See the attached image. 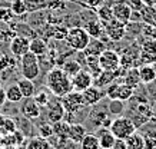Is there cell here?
Segmentation results:
<instances>
[{
    "label": "cell",
    "mask_w": 156,
    "mask_h": 149,
    "mask_svg": "<svg viewBox=\"0 0 156 149\" xmlns=\"http://www.w3.org/2000/svg\"><path fill=\"white\" fill-rule=\"evenodd\" d=\"M46 86L53 96L62 98L72 92V80L60 66H53L46 75Z\"/></svg>",
    "instance_id": "obj_1"
},
{
    "label": "cell",
    "mask_w": 156,
    "mask_h": 149,
    "mask_svg": "<svg viewBox=\"0 0 156 149\" xmlns=\"http://www.w3.org/2000/svg\"><path fill=\"white\" fill-rule=\"evenodd\" d=\"M65 40H66L67 46L72 50L82 52L89 44L90 34L86 32L85 27H82V26H73V27H70V29L67 30V34H66V37H65Z\"/></svg>",
    "instance_id": "obj_2"
},
{
    "label": "cell",
    "mask_w": 156,
    "mask_h": 149,
    "mask_svg": "<svg viewBox=\"0 0 156 149\" xmlns=\"http://www.w3.org/2000/svg\"><path fill=\"white\" fill-rule=\"evenodd\" d=\"M19 70L22 73V77L34 80L40 75V65H39V58L32 52L24 53L23 56L19 58Z\"/></svg>",
    "instance_id": "obj_3"
},
{
    "label": "cell",
    "mask_w": 156,
    "mask_h": 149,
    "mask_svg": "<svg viewBox=\"0 0 156 149\" xmlns=\"http://www.w3.org/2000/svg\"><path fill=\"white\" fill-rule=\"evenodd\" d=\"M110 132L115 135V138L118 139H126L129 135H132L136 129V126L133 125L129 116H118L112 119V123L109 126Z\"/></svg>",
    "instance_id": "obj_4"
},
{
    "label": "cell",
    "mask_w": 156,
    "mask_h": 149,
    "mask_svg": "<svg viewBox=\"0 0 156 149\" xmlns=\"http://www.w3.org/2000/svg\"><path fill=\"white\" fill-rule=\"evenodd\" d=\"M105 27V36L112 42H120L126 37V24L116 19L102 22Z\"/></svg>",
    "instance_id": "obj_5"
},
{
    "label": "cell",
    "mask_w": 156,
    "mask_h": 149,
    "mask_svg": "<svg viewBox=\"0 0 156 149\" xmlns=\"http://www.w3.org/2000/svg\"><path fill=\"white\" fill-rule=\"evenodd\" d=\"M60 102L65 108V113H76V112L80 111L83 106H86L85 102H83V98H82V92L76 90H72L67 95L62 96Z\"/></svg>",
    "instance_id": "obj_6"
},
{
    "label": "cell",
    "mask_w": 156,
    "mask_h": 149,
    "mask_svg": "<svg viewBox=\"0 0 156 149\" xmlns=\"http://www.w3.org/2000/svg\"><path fill=\"white\" fill-rule=\"evenodd\" d=\"M92 108L93 109L89 112V119L92 120V123L96 128H109L112 123V118H110V113L108 109L103 106H99V103L92 106Z\"/></svg>",
    "instance_id": "obj_7"
},
{
    "label": "cell",
    "mask_w": 156,
    "mask_h": 149,
    "mask_svg": "<svg viewBox=\"0 0 156 149\" xmlns=\"http://www.w3.org/2000/svg\"><path fill=\"white\" fill-rule=\"evenodd\" d=\"M99 63L102 70H116L120 65V55L116 50L105 49L99 55Z\"/></svg>",
    "instance_id": "obj_8"
},
{
    "label": "cell",
    "mask_w": 156,
    "mask_h": 149,
    "mask_svg": "<svg viewBox=\"0 0 156 149\" xmlns=\"http://www.w3.org/2000/svg\"><path fill=\"white\" fill-rule=\"evenodd\" d=\"M20 115L30 120L39 119L42 115V108L34 102L33 98H23L20 102Z\"/></svg>",
    "instance_id": "obj_9"
},
{
    "label": "cell",
    "mask_w": 156,
    "mask_h": 149,
    "mask_svg": "<svg viewBox=\"0 0 156 149\" xmlns=\"http://www.w3.org/2000/svg\"><path fill=\"white\" fill-rule=\"evenodd\" d=\"M44 109H46L48 120L50 123H56L59 120H63V118H65V108L62 105L60 98L55 96V99H50Z\"/></svg>",
    "instance_id": "obj_10"
},
{
    "label": "cell",
    "mask_w": 156,
    "mask_h": 149,
    "mask_svg": "<svg viewBox=\"0 0 156 149\" xmlns=\"http://www.w3.org/2000/svg\"><path fill=\"white\" fill-rule=\"evenodd\" d=\"M82 98H83L85 105L92 108V106L98 105V103H100V102L103 101V98H106V92L102 87H98L95 85H92V86H89L87 89H85V90L82 92Z\"/></svg>",
    "instance_id": "obj_11"
},
{
    "label": "cell",
    "mask_w": 156,
    "mask_h": 149,
    "mask_svg": "<svg viewBox=\"0 0 156 149\" xmlns=\"http://www.w3.org/2000/svg\"><path fill=\"white\" fill-rule=\"evenodd\" d=\"M29 43H30V39L27 36L16 34L9 42V50L14 58H20V56H23L24 53L29 52Z\"/></svg>",
    "instance_id": "obj_12"
},
{
    "label": "cell",
    "mask_w": 156,
    "mask_h": 149,
    "mask_svg": "<svg viewBox=\"0 0 156 149\" xmlns=\"http://www.w3.org/2000/svg\"><path fill=\"white\" fill-rule=\"evenodd\" d=\"M112 13H113V19L126 24L130 22L132 9L125 0H116L112 3Z\"/></svg>",
    "instance_id": "obj_13"
},
{
    "label": "cell",
    "mask_w": 156,
    "mask_h": 149,
    "mask_svg": "<svg viewBox=\"0 0 156 149\" xmlns=\"http://www.w3.org/2000/svg\"><path fill=\"white\" fill-rule=\"evenodd\" d=\"M72 80V89L76 92H83L89 86L93 85V76L90 75L86 69H82L80 72H77L75 76L70 77Z\"/></svg>",
    "instance_id": "obj_14"
},
{
    "label": "cell",
    "mask_w": 156,
    "mask_h": 149,
    "mask_svg": "<svg viewBox=\"0 0 156 149\" xmlns=\"http://www.w3.org/2000/svg\"><path fill=\"white\" fill-rule=\"evenodd\" d=\"M16 59L17 58H14L13 55H6V53H2V55H0V73H2L3 80H5L6 76H7L10 72L14 73L16 67L19 65V62H17Z\"/></svg>",
    "instance_id": "obj_15"
},
{
    "label": "cell",
    "mask_w": 156,
    "mask_h": 149,
    "mask_svg": "<svg viewBox=\"0 0 156 149\" xmlns=\"http://www.w3.org/2000/svg\"><path fill=\"white\" fill-rule=\"evenodd\" d=\"M137 72H139L140 83H143V85L149 86L151 83L156 82V69L153 65H139Z\"/></svg>",
    "instance_id": "obj_16"
},
{
    "label": "cell",
    "mask_w": 156,
    "mask_h": 149,
    "mask_svg": "<svg viewBox=\"0 0 156 149\" xmlns=\"http://www.w3.org/2000/svg\"><path fill=\"white\" fill-rule=\"evenodd\" d=\"M96 136H98V139H99L100 149H112L113 148V144H115V140H116V138H115V135L110 132L109 128H98Z\"/></svg>",
    "instance_id": "obj_17"
},
{
    "label": "cell",
    "mask_w": 156,
    "mask_h": 149,
    "mask_svg": "<svg viewBox=\"0 0 156 149\" xmlns=\"http://www.w3.org/2000/svg\"><path fill=\"white\" fill-rule=\"evenodd\" d=\"M85 29H86V32L90 34V37H93V39H100V40H102L105 36L103 23H102L98 17H93L92 20L86 22Z\"/></svg>",
    "instance_id": "obj_18"
},
{
    "label": "cell",
    "mask_w": 156,
    "mask_h": 149,
    "mask_svg": "<svg viewBox=\"0 0 156 149\" xmlns=\"http://www.w3.org/2000/svg\"><path fill=\"white\" fill-rule=\"evenodd\" d=\"M87 133L86 132V126L80 122L77 123H70L69 125V129H67V139L72 144H79L82 140V138Z\"/></svg>",
    "instance_id": "obj_19"
},
{
    "label": "cell",
    "mask_w": 156,
    "mask_h": 149,
    "mask_svg": "<svg viewBox=\"0 0 156 149\" xmlns=\"http://www.w3.org/2000/svg\"><path fill=\"white\" fill-rule=\"evenodd\" d=\"M116 79H118V76H116L115 70H102L98 76L93 77V85L103 89V87L109 86L110 83H113Z\"/></svg>",
    "instance_id": "obj_20"
},
{
    "label": "cell",
    "mask_w": 156,
    "mask_h": 149,
    "mask_svg": "<svg viewBox=\"0 0 156 149\" xmlns=\"http://www.w3.org/2000/svg\"><path fill=\"white\" fill-rule=\"evenodd\" d=\"M29 52H32L33 55H36L37 58L46 55L49 52V46L48 42L42 37H33L30 39V43H29Z\"/></svg>",
    "instance_id": "obj_21"
},
{
    "label": "cell",
    "mask_w": 156,
    "mask_h": 149,
    "mask_svg": "<svg viewBox=\"0 0 156 149\" xmlns=\"http://www.w3.org/2000/svg\"><path fill=\"white\" fill-rule=\"evenodd\" d=\"M116 82H118V86H116V92H115V99L122 102H128L133 96L135 89L132 86L126 85L125 82H122V80H116Z\"/></svg>",
    "instance_id": "obj_22"
},
{
    "label": "cell",
    "mask_w": 156,
    "mask_h": 149,
    "mask_svg": "<svg viewBox=\"0 0 156 149\" xmlns=\"http://www.w3.org/2000/svg\"><path fill=\"white\" fill-rule=\"evenodd\" d=\"M105 49H106V44H105L100 39L90 37L89 44L86 46L85 50H82V53H83L85 56H99Z\"/></svg>",
    "instance_id": "obj_23"
},
{
    "label": "cell",
    "mask_w": 156,
    "mask_h": 149,
    "mask_svg": "<svg viewBox=\"0 0 156 149\" xmlns=\"http://www.w3.org/2000/svg\"><path fill=\"white\" fill-rule=\"evenodd\" d=\"M82 56L85 58L83 59V63L86 65V70L93 77H96L102 72V67H100V63H99V56H85L83 53H82Z\"/></svg>",
    "instance_id": "obj_24"
},
{
    "label": "cell",
    "mask_w": 156,
    "mask_h": 149,
    "mask_svg": "<svg viewBox=\"0 0 156 149\" xmlns=\"http://www.w3.org/2000/svg\"><path fill=\"white\" fill-rule=\"evenodd\" d=\"M17 86L20 87V92L23 98H33L34 93H36V85H34L33 80L30 79H26V77H20L17 79Z\"/></svg>",
    "instance_id": "obj_25"
},
{
    "label": "cell",
    "mask_w": 156,
    "mask_h": 149,
    "mask_svg": "<svg viewBox=\"0 0 156 149\" xmlns=\"http://www.w3.org/2000/svg\"><path fill=\"white\" fill-rule=\"evenodd\" d=\"M6 90V101L10 103H20L23 99V95L20 92V87L17 86V83H10L7 85Z\"/></svg>",
    "instance_id": "obj_26"
},
{
    "label": "cell",
    "mask_w": 156,
    "mask_h": 149,
    "mask_svg": "<svg viewBox=\"0 0 156 149\" xmlns=\"http://www.w3.org/2000/svg\"><path fill=\"white\" fill-rule=\"evenodd\" d=\"M139 12H140V19H142L143 24H149V26L156 27V7L143 5V7Z\"/></svg>",
    "instance_id": "obj_27"
},
{
    "label": "cell",
    "mask_w": 156,
    "mask_h": 149,
    "mask_svg": "<svg viewBox=\"0 0 156 149\" xmlns=\"http://www.w3.org/2000/svg\"><path fill=\"white\" fill-rule=\"evenodd\" d=\"M125 142H126V149H145L143 136L137 130H135L132 135H129L125 139Z\"/></svg>",
    "instance_id": "obj_28"
},
{
    "label": "cell",
    "mask_w": 156,
    "mask_h": 149,
    "mask_svg": "<svg viewBox=\"0 0 156 149\" xmlns=\"http://www.w3.org/2000/svg\"><path fill=\"white\" fill-rule=\"evenodd\" d=\"M122 82H125L126 85L132 86L133 89H136L140 85V79H139V72H137V67H130L126 70L125 76H123Z\"/></svg>",
    "instance_id": "obj_29"
},
{
    "label": "cell",
    "mask_w": 156,
    "mask_h": 149,
    "mask_svg": "<svg viewBox=\"0 0 156 149\" xmlns=\"http://www.w3.org/2000/svg\"><path fill=\"white\" fill-rule=\"evenodd\" d=\"M79 145H80V149H100L96 133H86L79 142Z\"/></svg>",
    "instance_id": "obj_30"
},
{
    "label": "cell",
    "mask_w": 156,
    "mask_h": 149,
    "mask_svg": "<svg viewBox=\"0 0 156 149\" xmlns=\"http://www.w3.org/2000/svg\"><path fill=\"white\" fill-rule=\"evenodd\" d=\"M26 149H53L48 139H44L42 136H34L27 142Z\"/></svg>",
    "instance_id": "obj_31"
},
{
    "label": "cell",
    "mask_w": 156,
    "mask_h": 149,
    "mask_svg": "<svg viewBox=\"0 0 156 149\" xmlns=\"http://www.w3.org/2000/svg\"><path fill=\"white\" fill-rule=\"evenodd\" d=\"M62 69H63V72L66 73L69 77H72V76H75L77 72H80L82 69V65H80V62H77V60H75V59H70V60H66V62L62 65Z\"/></svg>",
    "instance_id": "obj_32"
},
{
    "label": "cell",
    "mask_w": 156,
    "mask_h": 149,
    "mask_svg": "<svg viewBox=\"0 0 156 149\" xmlns=\"http://www.w3.org/2000/svg\"><path fill=\"white\" fill-rule=\"evenodd\" d=\"M96 16L100 22H108V20L113 19V13H112V5H100L98 9H96Z\"/></svg>",
    "instance_id": "obj_33"
},
{
    "label": "cell",
    "mask_w": 156,
    "mask_h": 149,
    "mask_svg": "<svg viewBox=\"0 0 156 149\" xmlns=\"http://www.w3.org/2000/svg\"><path fill=\"white\" fill-rule=\"evenodd\" d=\"M108 111L110 115H122L126 111V102L118 101V99H112L108 106Z\"/></svg>",
    "instance_id": "obj_34"
},
{
    "label": "cell",
    "mask_w": 156,
    "mask_h": 149,
    "mask_svg": "<svg viewBox=\"0 0 156 149\" xmlns=\"http://www.w3.org/2000/svg\"><path fill=\"white\" fill-rule=\"evenodd\" d=\"M16 34L17 33L12 29V26H10V24L0 23V40H2V42H7V43H9Z\"/></svg>",
    "instance_id": "obj_35"
},
{
    "label": "cell",
    "mask_w": 156,
    "mask_h": 149,
    "mask_svg": "<svg viewBox=\"0 0 156 149\" xmlns=\"http://www.w3.org/2000/svg\"><path fill=\"white\" fill-rule=\"evenodd\" d=\"M145 149H156V129H149L142 133Z\"/></svg>",
    "instance_id": "obj_36"
},
{
    "label": "cell",
    "mask_w": 156,
    "mask_h": 149,
    "mask_svg": "<svg viewBox=\"0 0 156 149\" xmlns=\"http://www.w3.org/2000/svg\"><path fill=\"white\" fill-rule=\"evenodd\" d=\"M10 9L14 13V16H23L24 13H27L26 0H13L10 3Z\"/></svg>",
    "instance_id": "obj_37"
},
{
    "label": "cell",
    "mask_w": 156,
    "mask_h": 149,
    "mask_svg": "<svg viewBox=\"0 0 156 149\" xmlns=\"http://www.w3.org/2000/svg\"><path fill=\"white\" fill-rule=\"evenodd\" d=\"M34 102L37 103L40 108H46V105L49 103V101H50V96H49V89L46 90V89H42V90H36V93H34L33 96Z\"/></svg>",
    "instance_id": "obj_38"
},
{
    "label": "cell",
    "mask_w": 156,
    "mask_h": 149,
    "mask_svg": "<svg viewBox=\"0 0 156 149\" xmlns=\"http://www.w3.org/2000/svg\"><path fill=\"white\" fill-rule=\"evenodd\" d=\"M37 135L44 139H49L53 135V123L50 122H42L37 125Z\"/></svg>",
    "instance_id": "obj_39"
},
{
    "label": "cell",
    "mask_w": 156,
    "mask_h": 149,
    "mask_svg": "<svg viewBox=\"0 0 156 149\" xmlns=\"http://www.w3.org/2000/svg\"><path fill=\"white\" fill-rule=\"evenodd\" d=\"M69 125L66 120H59L56 123H53V135H57V136H63V138H67V129H69Z\"/></svg>",
    "instance_id": "obj_40"
},
{
    "label": "cell",
    "mask_w": 156,
    "mask_h": 149,
    "mask_svg": "<svg viewBox=\"0 0 156 149\" xmlns=\"http://www.w3.org/2000/svg\"><path fill=\"white\" fill-rule=\"evenodd\" d=\"M140 44V52L143 53H151V55H156V40L155 39H149L145 37Z\"/></svg>",
    "instance_id": "obj_41"
},
{
    "label": "cell",
    "mask_w": 156,
    "mask_h": 149,
    "mask_svg": "<svg viewBox=\"0 0 156 149\" xmlns=\"http://www.w3.org/2000/svg\"><path fill=\"white\" fill-rule=\"evenodd\" d=\"M14 19V13L12 12L10 6H2L0 7V23H12Z\"/></svg>",
    "instance_id": "obj_42"
},
{
    "label": "cell",
    "mask_w": 156,
    "mask_h": 149,
    "mask_svg": "<svg viewBox=\"0 0 156 149\" xmlns=\"http://www.w3.org/2000/svg\"><path fill=\"white\" fill-rule=\"evenodd\" d=\"M67 30L69 29H66L65 26H57V27H53L50 36L59 39V40H65V37H66V34H67Z\"/></svg>",
    "instance_id": "obj_43"
},
{
    "label": "cell",
    "mask_w": 156,
    "mask_h": 149,
    "mask_svg": "<svg viewBox=\"0 0 156 149\" xmlns=\"http://www.w3.org/2000/svg\"><path fill=\"white\" fill-rule=\"evenodd\" d=\"M83 5L89 6V7H93V9H98L100 5H103L105 0H80Z\"/></svg>",
    "instance_id": "obj_44"
},
{
    "label": "cell",
    "mask_w": 156,
    "mask_h": 149,
    "mask_svg": "<svg viewBox=\"0 0 156 149\" xmlns=\"http://www.w3.org/2000/svg\"><path fill=\"white\" fill-rule=\"evenodd\" d=\"M126 3L130 6V9H132V10H137V12L143 7L142 0H126Z\"/></svg>",
    "instance_id": "obj_45"
},
{
    "label": "cell",
    "mask_w": 156,
    "mask_h": 149,
    "mask_svg": "<svg viewBox=\"0 0 156 149\" xmlns=\"http://www.w3.org/2000/svg\"><path fill=\"white\" fill-rule=\"evenodd\" d=\"M112 149H126V142H125V139H118V138H116Z\"/></svg>",
    "instance_id": "obj_46"
},
{
    "label": "cell",
    "mask_w": 156,
    "mask_h": 149,
    "mask_svg": "<svg viewBox=\"0 0 156 149\" xmlns=\"http://www.w3.org/2000/svg\"><path fill=\"white\" fill-rule=\"evenodd\" d=\"M6 102V90L3 89V86L0 87V106H3Z\"/></svg>",
    "instance_id": "obj_47"
},
{
    "label": "cell",
    "mask_w": 156,
    "mask_h": 149,
    "mask_svg": "<svg viewBox=\"0 0 156 149\" xmlns=\"http://www.w3.org/2000/svg\"><path fill=\"white\" fill-rule=\"evenodd\" d=\"M142 3L145 6H152V7H156V0H142Z\"/></svg>",
    "instance_id": "obj_48"
},
{
    "label": "cell",
    "mask_w": 156,
    "mask_h": 149,
    "mask_svg": "<svg viewBox=\"0 0 156 149\" xmlns=\"http://www.w3.org/2000/svg\"><path fill=\"white\" fill-rule=\"evenodd\" d=\"M5 148L6 149H17V146H16V145H12V146H10L9 145V146H5Z\"/></svg>",
    "instance_id": "obj_49"
},
{
    "label": "cell",
    "mask_w": 156,
    "mask_h": 149,
    "mask_svg": "<svg viewBox=\"0 0 156 149\" xmlns=\"http://www.w3.org/2000/svg\"><path fill=\"white\" fill-rule=\"evenodd\" d=\"M3 82H5V80H3V77H2V73H0V87L3 86Z\"/></svg>",
    "instance_id": "obj_50"
},
{
    "label": "cell",
    "mask_w": 156,
    "mask_h": 149,
    "mask_svg": "<svg viewBox=\"0 0 156 149\" xmlns=\"http://www.w3.org/2000/svg\"><path fill=\"white\" fill-rule=\"evenodd\" d=\"M153 66H155V69H156V63H153Z\"/></svg>",
    "instance_id": "obj_51"
},
{
    "label": "cell",
    "mask_w": 156,
    "mask_h": 149,
    "mask_svg": "<svg viewBox=\"0 0 156 149\" xmlns=\"http://www.w3.org/2000/svg\"><path fill=\"white\" fill-rule=\"evenodd\" d=\"M112 2H116V0H112Z\"/></svg>",
    "instance_id": "obj_52"
},
{
    "label": "cell",
    "mask_w": 156,
    "mask_h": 149,
    "mask_svg": "<svg viewBox=\"0 0 156 149\" xmlns=\"http://www.w3.org/2000/svg\"><path fill=\"white\" fill-rule=\"evenodd\" d=\"M0 55H2V50H0Z\"/></svg>",
    "instance_id": "obj_53"
},
{
    "label": "cell",
    "mask_w": 156,
    "mask_h": 149,
    "mask_svg": "<svg viewBox=\"0 0 156 149\" xmlns=\"http://www.w3.org/2000/svg\"><path fill=\"white\" fill-rule=\"evenodd\" d=\"M125 2H126V0H125Z\"/></svg>",
    "instance_id": "obj_54"
},
{
    "label": "cell",
    "mask_w": 156,
    "mask_h": 149,
    "mask_svg": "<svg viewBox=\"0 0 156 149\" xmlns=\"http://www.w3.org/2000/svg\"><path fill=\"white\" fill-rule=\"evenodd\" d=\"M0 138H2V136H0Z\"/></svg>",
    "instance_id": "obj_55"
}]
</instances>
